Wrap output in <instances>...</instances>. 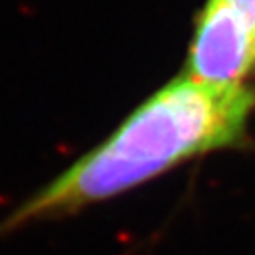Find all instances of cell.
I'll return each mask as SVG.
<instances>
[{"mask_svg":"<svg viewBox=\"0 0 255 255\" xmlns=\"http://www.w3.org/2000/svg\"><path fill=\"white\" fill-rule=\"evenodd\" d=\"M255 94L183 75L140 105L101 145L0 220V238L73 215L152 179L191 156L241 140Z\"/></svg>","mask_w":255,"mask_h":255,"instance_id":"6da1fadb","label":"cell"},{"mask_svg":"<svg viewBox=\"0 0 255 255\" xmlns=\"http://www.w3.org/2000/svg\"><path fill=\"white\" fill-rule=\"evenodd\" d=\"M255 64V32L227 0H209L197 21L184 75L211 87H238Z\"/></svg>","mask_w":255,"mask_h":255,"instance_id":"7a4b0ae2","label":"cell"},{"mask_svg":"<svg viewBox=\"0 0 255 255\" xmlns=\"http://www.w3.org/2000/svg\"><path fill=\"white\" fill-rule=\"evenodd\" d=\"M255 32V0H227Z\"/></svg>","mask_w":255,"mask_h":255,"instance_id":"3957f363","label":"cell"}]
</instances>
